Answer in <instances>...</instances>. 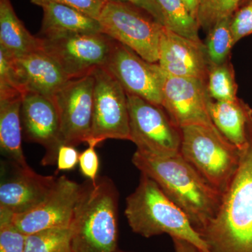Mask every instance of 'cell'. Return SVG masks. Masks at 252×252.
<instances>
[{
  "label": "cell",
  "mask_w": 252,
  "mask_h": 252,
  "mask_svg": "<svg viewBox=\"0 0 252 252\" xmlns=\"http://www.w3.org/2000/svg\"><path fill=\"white\" fill-rule=\"evenodd\" d=\"M132 162L183 211L198 233L216 215L223 193L180 154L160 158L136 151Z\"/></svg>",
  "instance_id": "1"
},
{
  "label": "cell",
  "mask_w": 252,
  "mask_h": 252,
  "mask_svg": "<svg viewBox=\"0 0 252 252\" xmlns=\"http://www.w3.org/2000/svg\"><path fill=\"white\" fill-rule=\"evenodd\" d=\"M199 234L209 252H252V140L218 212Z\"/></svg>",
  "instance_id": "2"
},
{
  "label": "cell",
  "mask_w": 252,
  "mask_h": 252,
  "mask_svg": "<svg viewBox=\"0 0 252 252\" xmlns=\"http://www.w3.org/2000/svg\"><path fill=\"white\" fill-rule=\"evenodd\" d=\"M119 193L110 179L81 186L70 228L73 252L117 251Z\"/></svg>",
  "instance_id": "3"
},
{
  "label": "cell",
  "mask_w": 252,
  "mask_h": 252,
  "mask_svg": "<svg viewBox=\"0 0 252 252\" xmlns=\"http://www.w3.org/2000/svg\"><path fill=\"white\" fill-rule=\"evenodd\" d=\"M125 215L132 231L144 238L166 233L189 242L198 251L209 252L187 215L144 174L141 173L138 186L126 198Z\"/></svg>",
  "instance_id": "4"
},
{
  "label": "cell",
  "mask_w": 252,
  "mask_h": 252,
  "mask_svg": "<svg viewBox=\"0 0 252 252\" xmlns=\"http://www.w3.org/2000/svg\"><path fill=\"white\" fill-rule=\"evenodd\" d=\"M180 154L223 194L238 172L244 152L217 128L193 125L181 127Z\"/></svg>",
  "instance_id": "5"
},
{
  "label": "cell",
  "mask_w": 252,
  "mask_h": 252,
  "mask_svg": "<svg viewBox=\"0 0 252 252\" xmlns=\"http://www.w3.org/2000/svg\"><path fill=\"white\" fill-rule=\"evenodd\" d=\"M133 5L108 0L98 21L102 33L135 51L148 62L158 63L163 26Z\"/></svg>",
  "instance_id": "6"
},
{
  "label": "cell",
  "mask_w": 252,
  "mask_h": 252,
  "mask_svg": "<svg viewBox=\"0 0 252 252\" xmlns=\"http://www.w3.org/2000/svg\"><path fill=\"white\" fill-rule=\"evenodd\" d=\"M127 97L130 141L137 152L160 158L180 154L181 128L172 122L165 109L134 94H127Z\"/></svg>",
  "instance_id": "7"
},
{
  "label": "cell",
  "mask_w": 252,
  "mask_h": 252,
  "mask_svg": "<svg viewBox=\"0 0 252 252\" xmlns=\"http://www.w3.org/2000/svg\"><path fill=\"white\" fill-rule=\"evenodd\" d=\"M94 79V112L90 138L95 147L108 139L130 140V118L127 94L104 67L92 73Z\"/></svg>",
  "instance_id": "8"
},
{
  "label": "cell",
  "mask_w": 252,
  "mask_h": 252,
  "mask_svg": "<svg viewBox=\"0 0 252 252\" xmlns=\"http://www.w3.org/2000/svg\"><path fill=\"white\" fill-rule=\"evenodd\" d=\"M40 38L44 51L59 63L69 79L89 75L104 67L113 42L104 33Z\"/></svg>",
  "instance_id": "9"
},
{
  "label": "cell",
  "mask_w": 252,
  "mask_h": 252,
  "mask_svg": "<svg viewBox=\"0 0 252 252\" xmlns=\"http://www.w3.org/2000/svg\"><path fill=\"white\" fill-rule=\"evenodd\" d=\"M104 67L127 94L162 107V88L166 74L158 63L148 62L133 50L113 39Z\"/></svg>",
  "instance_id": "10"
},
{
  "label": "cell",
  "mask_w": 252,
  "mask_h": 252,
  "mask_svg": "<svg viewBox=\"0 0 252 252\" xmlns=\"http://www.w3.org/2000/svg\"><path fill=\"white\" fill-rule=\"evenodd\" d=\"M93 74L69 79L54 94L63 144L77 147L90 138L94 112Z\"/></svg>",
  "instance_id": "11"
},
{
  "label": "cell",
  "mask_w": 252,
  "mask_h": 252,
  "mask_svg": "<svg viewBox=\"0 0 252 252\" xmlns=\"http://www.w3.org/2000/svg\"><path fill=\"white\" fill-rule=\"evenodd\" d=\"M211 100L206 81L166 74L162 88V107L172 122L180 128L193 125L217 128L209 109Z\"/></svg>",
  "instance_id": "12"
},
{
  "label": "cell",
  "mask_w": 252,
  "mask_h": 252,
  "mask_svg": "<svg viewBox=\"0 0 252 252\" xmlns=\"http://www.w3.org/2000/svg\"><path fill=\"white\" fill-rule=\"evenodd\" d=\"M21 114L26 140L40 144L45 149L41 165H56L63 141L59 114L53 97L26 93L23 97Z\"/></svg>",
  "instance_id": "13"
},
{
  "label": "cell",
  "mask_w": 252,
  "mask_h": 252,
  "mask_svg": "<svg viewBox=\"0 0 252 252\" xmlns=\"http://www.w3.org/2000/svg\"><path fill=\"white\" fill-rule=\"evenodd\" d=\"M81 186L61 176L37 206L25 213L12 214L13 221L26 235L50 228L70 227Z\"/></svg>",
  "instance_id": "14"
},
{
  "label": "cell",
  "mask_w": 252,
  "mask_h": 252,
  "mask_svg": "<svg viewBox=\"0 0 252 252\" xmlns=\"http://www.w3.org/2000/svg\"><path fill=\"white\" fill-rule=\"evenodd\" d=\"M158 63L167 75L197 78L205 81L210 67L204 43L176 34L164 26Z\"/></svg>",
  "instance_id": "15"
},
{
  "label": "cell",
  "mask_w": 252,
  "mask_h": 252,
  "mask_svg": "<svg viewBox=\"0 0 252 252\" xmlns=\"http://www.w3.org/2000/svg\"><path fill=\"white\" fill-rule=\"evenodd\" d=\"M14 167V173L1 181L0 207L13 215L30 211L44 200L54 187L57 177L39 175L31 167Z\"/></svg>",
  "instance_id": "16"
},
{
  "label": "cell",
  "mask_w": 252,
  "mask_h": 252,
  "mask_svg": "<svg viewBox=\"0 0 252 252\" xmlns=\"http://www.w3.org/2000/svg\"><path fill=\"white\" fill-rule=\"evenodd\" d=\"M15 67L26 93L53 97L68 80L59 63L43 49L14 59Z\"/></svg>",
  "instance_id": "17"
},
{
  "label": "cell",
  "mask_w": 252,
  "mask_h": 252,
  "mask_svg": "<svg viewBox=\"0 0 252 252\" xmlns=\"http://www.w3.org/2000/svg\"><path fill=\"white\" fill-rule=\"evenodd\" d=\"M214 125L230 143L242 152L252 140V109L243 99L215 101L209 104Z\"/></svg>",
  "instance_id": "18"
},
{
  "label": "cell",
  "mask_w": 252,
  "mask_h": 252,
  "mask_svg": "<svg viewBox=\"0 0 252 252\" xmlns=\"http://www.w3.org/2000/svg\"><path fill=\"white\" fill-rule=\"evenodd\" d=\"M41 7L44 11L41 37L102 33L98 20L71 6L52 2Z\"/></svg>",
  "instance_id": "19"
},
{
  "label": "cell",
  "mask_w": 252,
  "mask_h": 252,
  "mask_svg": "<svg viewBox=\"0 0 252 252\" xmlns=\"http://www.w3.org/2000/svg\"><path fill=\"white\" fill-rule=\"evenodd\" d=\"M23 96L0 98V147L13 166L28 168L22 149L21 104Z\"/></svg>",
  "instance_id": "20"
},
{
  "label": "cell",
  "mask_w": 252,
  "mask_h": 252,
  "mask_svg": "<svg viewBox=\"0 0 252 252\" xmlns=\"http://www.w3.org/2000/svg\"><path fill=\"white\" fill-rule=\"evenodd\" d=\"M41 49L42 39L28 32L16 16L9 0H0V51L17 59Z\"/></svg>",
  "instance_id": "21"
},
{
  "label": "cell",
  "mask_w": 252,
  "mask_h": 252,
  "mask_svg": "<svg viewBox=\"0 0 252 252\" xmlns=\"http://www.w3.org/2000/svg\"><path fill=\"white\" fill-rule=\"evenodd\" d=\"M161 10L164 27L197 42L199 36L198 21L191 16L182 0H156Z\"/></svg>",
  "instance_id": "22"
},
{
  "label": "cell",
  "mask_w": 252,
  "mask_h": 252,
  "mask_svg": "<svg viewBox=\"0 0 252 252\" xmlns=\"http://www.w3.org/2000/svg\"><path fill=\"white\" fill-rule=\"evenodd\" d=\"M209 95L215 101H232L238 98V84L229 60L219 65H211L206 80Z\"/></svg>",
  "instance_id": "23"
},
{
  "label": "cell",
  "mask_w": 252,
  "mask_h": 252,
  "mask_svg": "<svg viewBox=\"0 0 252 252\" xmlns=\"http://www.w3.org/2000/svg\"><path fill=\"white\" fill-rule=\"evenodd\" d=\"M24 252H73L70 227L50 228L27 235Z\"/></svg>",
  "instance_id": "24"
},
{
  "label": "cell",
  "mask_w": 252,
  "mask_h": 252,
  "mask_svg": "<svg viewBox=\"0 0 252 252\" xmlns=\"http://www.w3.org/2000/svg\"><path fill=\"white\" fill-rule=\"evenodd\" d=\"M230 23L231 18L223 20L207 32L205 46L210 66L221 64L229 60L230 51L235 45Z\"/></svg>",
  "instance_id": "25"
},
{
  "label": "cell",
  "mask_w": 252,
  "mask_h": 252,
  "mask_svg": "<svg viewBox=\"0 0 252 252\" xmlns=\"http://www.w3.org/2000/svg\"><path fill=\"white\" fill-rule=\"evenodd\" d=\"M242 0H199L197 21L200 28L208 32L217 23L232 18Z\"/></svg>",
  "instance_id": "26"
},
{
  "label": "cell",
  "mask_w": 252,
  "mask_h": 252,
  "mask_svg": "<svg viewBox=\"0 0 252 252\" xmlns=\"http://www.w3.org/2000/svg\"><path fill=\"white\" fill-rule=\"evenodd\" d=\"M26 236L15 225L12 214L0 207V252H24Z\"/></svg>",
  "instance_id": "27"
},
{
  "label": "cell",
  "mask_w": 252,
  "mask_h": 252,
  "mask_svg": "<svg viewBox=\"0 0 252 252\" xmlns=\"http://www.w3.org/2000/svg\"><path fill=\"white\" fill-rule=\"evenodd\" d=\"M26 94L15 67L14 59L0 51V98Z\"/></svg>",
  "instance_id": "28"
},
{
  "label": "cell",
  "mask_w": 252,
  "mask_h": 252,
  "mask_svg": "<svg viewBox=\"0 0 252 252\" xmlns=\"http://www.w3.org/2000/svg\"><path fill=\"white\" fill-rule=\"evenodd\" d=\"M234 44L252 34V3L243 5L232 16L230 23Z\"/></svg>",
  "instance_id": "29"
},
{
  "label": "cell",
  "mask_w": 252,
  "mask_h": 252,
  "mask_svg": "<svg viewBox=\"0 0 252 252\" xmlns=\"http://www.w3.org/2000/svg\"><path fill=\"white\" fill-rule=\"evenodd\" d=\"M107 1L108 0H31L32 3L39 6L52 2L67 5L97 20Z\"/></svg>",
  "instance_id": "30"
},
{
  "label": "cell",
  "mask_w": 252,
  "mask_h": 252,
  "mask_svg": "<svg viewBox=\"0 0 252 252\" xmlns=\"http://www.w3.org/2000/svg\"><path fill=\"white\" fill-rule=\"evenodd\" d=\"M95 147L89 146L79 155V165L81 174L89 180L95 181L98 178L99 160Z\"/></svg>",
  "instance_id": "31"
},
{
  "label": "cell",
  "mask_w": 252,
  "mask_h": 252,
  "mask_svg": "<svg viewBox=\"0 0 252 252\" xmlns=\"http://www.w3.org/2000/svg\"><path fill=\"white\" fill-rule=\"evenodd\" d=\"M79 155L75 147L66 144L61 145L58 153L56 172L73 170L79 163Z\"/></svg>",
  "instance_id": "32"
},
{
  "label": "cell",
  "mask_w": 252,
  "mask_h": 252,
  "mask_svg": "<svg viewBox=\"0 0 252 252\" xmlns=\"http://www.w3.org/2000/svg\"><path fill=\"white\" fill-rule=\"evenodd\" d=\"M133 5L139 9L143 10L146 13L150 15L152 18L164 26V19L161 10L159 7L156 0H112Z\"/></svg>",
  "instance_id": "33"
},
{
  "label": "cell",
  "mask_w": 252,
  "mask_h": 252,
  "mask_svg": "<svg viewBox=\"0 0 252 252\" xmlns=\"http://www.w3.org/2000/svg\"><path fill=\"white\" fill-rule=\"evenodd\" d=\"M175 252H196L198 249L192 244L180 238H172Z\"/></svg>",
  "instance_id": "34"
},
{
  "label": "cell",
  "mask_w": 252,
  "mask_h": 252,
  "mask_svg": "<svg viewBox=\"0 0 252 252\" xmlns=\"http://www.w3.org/2000/svg\"><path fill=\"white\" fill-rule=\"evenodd\" d=\"M182 1L185 4V6H187L189 13L197 21L199 0H182Z\"/></svg>",
  "instance_id": "35"
},
{
  "label": "cell",
  "mask_w": 252,
  "mask_h": 252,
  "mask_svg": "<svg viewBox=\"0 0 252 252\" xmlns=\"http://www.w3.org/2000/svg\"><path fill=\"white\" fill-rule=\"evenodd\" d=\"M250 3H252V0H242L241 3H240V6H243V5L250 4Z\"/></svg>",
  "instance_id": "36"
},
{
  "label": "cell",
  "mask_w": 252,
  "mask_h": 252,
  "mask_svg": "<svg viewBox=\"0 0 252 252\" xmlns=\"http://www.w3.org/2000/svg\"><path fill=\"white\" fill-rule=\"evenodd\" d=\"M124 252V251H122V250H118L117 252Z\"/></svg>",
  "instance_id": "37"
},
{
  "label": "cell",
  "mask_w": 252,
  "mask_h": 252,
  "mask_svg": "<svg viewBox=\"0 0 252 252\" xmlns=\"http://www.w3.org/2000/svg\"><path fill=\"white\" fill-rule=\"evenodd\" d=\"M196 252H200V251H198V250H197Z\"/></svg>",
  "instance_id": "38"
},
{
  "label": "cell",
  "mask_w": 252,
  "mask_h": 252,
  "mask_svg": "<svg viewBox=\"0 0 252 252\" xmlns=\"http://www.w3.org/2000/svg\"></svg>",
  "instance_id": "39"
}]
</instances>
